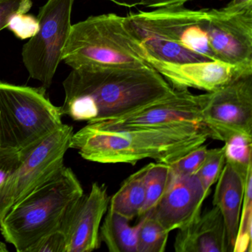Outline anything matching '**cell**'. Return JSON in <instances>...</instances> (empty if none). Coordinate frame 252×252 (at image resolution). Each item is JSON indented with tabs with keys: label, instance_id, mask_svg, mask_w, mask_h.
Segmentation results:
<instances>
[{
	"label": "cell",
	"instance_id": "1",
	"mask_svg": "<svg viewBox=\"0 0 252 252\" xmlns=\"http://www.w3.org/2000/svg\"><path fill=\"white\" fill-rule=\"evenodd\" d=\"M124 23L156 60L177 64L218 60L252 70V11L226 14L220 8L178 5L140 11Z\"/></svg>",
	"mask_w": 252,
	"mask_h": 252
},
{
	"label": "cell",
	"instance_id": "28",
	"mask_svg": "<svg viewBox=\"0 0 252 252\" xmlns=\"http://www.w3.org/2000/svg\"><path fill=\"white\" fill-rule=\"evenodd\" d=\"M220 10L226 14H237L252 11V0H232Z\"/></svg>",
	"mask_w": 252,
	"mask_h": 252
},
{
	"label": "cell",
	"instance_id": "24",
	"mask_svg": "<svg viewBox=\"0 0 252 252\" xmlns=\"http://www.w3.org/2000/svg\"><path fill=\"white\" fill-rule=\"evenodd\" d=\"M32 5V0H0V32L8 28L16 16L27 14Z\"/></svg>",
	"mask_w": 252,
	"mask_h": 252
},
{
	"label": "cell",
	"instance_id": "27",
	"mask_svg": "<svg viewBox=\"0 0 252 252\" xmlns=\"http://www.w3.org/2000/svg\"><path fill=\"white\" fill-rule=\"evenodd\" d=\"M29 252H65V241L60 231L44 237Z\"/></svg>",
	"mask_w": 252,
	"mask_h": 252
},
{
	"label": "cell",
	"instance_id": "26",
	"mask_svg": "<svg viewBox=\"0 0 252 252\" xmlns=\"http://www.w3.org/2000/svg\"><path fill=\"white\" fill-rule=\"evenodd\" d=\"M21 160V152L15 149L0 147V186L17 169Z\"/></svg>",
	"mask_w": 252,
	"mask_h": 252
},
{
	"label": "cell",
	"instance_id": "14",
	"mask_svg": "<svg viewBox=\"0 0 252 252\" xmlns=\"http://www.w3.org/2000/svg\"><path fill=\"white\" fill-rule=\"evenodd\" d=\"M174 249L177 252H229L223 218L217 206L200 212L178 229Z\"/></svg>",
	"mask_w": 252,
	"mask_h": 252
},
{
	"label": "cell",
	"instance_id": "8",
	"mask_svg": "<svg viewBox=\"0 0 252 252\" xmlns=\"http://www.w3.org/2000/svg\"><path fill=\"white\" fill-rule=\"evenodd\" d=\"M73 126L63 125L25 153L20 165L0 186V222L16 203L57 174L70 149Z\"/></svg>",
	"mask_w": 252,
	"mask_h": 252
},
{
	"label": "cell",
	"instance_id": "31",
	"mask_svg": "<svg viewBox=\"0 0 252 252\" xmlns=\"http://www.w3.org/2000/svg\"><path fill=\"white\" fill-rule=\"evenodd\" d=\"M8 251L6 245L3 242H0V252H6Z\"/></svg>",
	"mask_w": 252,
	"mask_h": 252
},
{
	"label": "cell",
	"instance_id": "17",
	"mask_svg": "<svg viewBox=\"0 0 252 252\" xmlns=\"http://www.w3.org/2000/svg\"><path fill=\"white\" fill-rule=\"evenodd\" d=\"M100 227V240L110 252H137L138 223L129 224L125 217L107 209Z\"/></svg>",
	"mask_w": 252,
	"mask_h": 252
},
{
	"label": "cell",
	"instance_id": "30",
	"mask_svg": "<svg viewBox=\"0 0 252 252\" xmlns=\"http://www.w3.org/2000/svg\"><path fill=\"white\" fill-rule=\"evenodd\" d=\"M110 2L126 8H133L142 5V0H109Z\"/></svg>",
	"mask_w": 252,
	"mask_h": 252
},
{
	"label": "cell",
	"instance_id": "11",
	"mask_svg": "<svg viewBox=\"0 0 252 252\" xmlns=\"http://www.w3.org/2000/svg\"><path fill=\"white\" fill-rule=\"evenodd\" d=\"M110 200L105 184L95 182L69 208L60 228L65 252H91L100 247V227Z\"/></svg>",
	"mask_w": 252,
	"mask_h": 252
},
{
	"label": "cell",
	"instance_id": "13",
	"mask_svg": "<svg viewBox=\"0 0 252 252\" xmlns=\"http://www.w3.org/2000/svg\"><path fill=\"white\" fill-rule=\"evenodd\" d=\"M206 197L195 175L178 176L172 174L164 194L146 215L153 217L170 233L182 228L198 215Z\"/></svg>",
	"mask_w": 252,
	"mask_h": 252
},
{
	"label": "cell",
	"instance_id": "6",
	"mask_svg": "<svg viewBox=\"0 0 252 252\" xmlns=\"http://www.w3.org/2000/svg\"><path fill=\"white\" fill-rule=\"evenodd\" d=\"M45 93L0 81V147L25 153L64 125L61 107Z\"/></svg>",
	"mask_w": 252,
	"mask_h": 252
},
{
	"label": "cell",
	"instance_id": "15",
	"mask_svg": "<svg viewBox=\"0 0 252 252\" xmlns=\"http://www.w3.org/2000/svg\"><path fill=\"white\" fill-rule=\"evenodd\" d=\"M246 179L225 163L217 181L213 206L219 209L223 218L229 252H233L238 231Z\"/></svg>",
	"mask_w": 252,
	"mask_h": 252
},
{
	"label": "cell",
	"instance_id": "16",
	"mask_svg": "<svg viewBox=\"0 0 252 252\" xmlns=\"http://www.w3.org/2000/svg\"><path fill=\"white\" fill-rule=\"evenodd\" d=\"M146 169L147 166L126 178L120 189L110 197L109 209L129 221L139 217L145 203Z\"/></svg>",
	"mask_w": 252,
	"mask_h": 252
},
{
	"label": "cell",
	"instance_id": "10",
	"mask_svg": "<svg viewBox=\"0 0 252 252\" xmlns=\"http://www.w3.org/2000/svg\"><path fill=\"white\" fill-rule=\"evenodd\" d=\"M205 94L194 95L189 89H175L166 98L116 119L94 122L103 129L158 127L183 122L201 123Z\"/></svg>",
	"mask_w": 252,
	"mask_h": 252
},
{
	"label": "cell",
	"instance_id": "21",
	"mask_svg": "<svg viewBox=\"0 0 252 252\" xmlns=\"http://www.w3.org/2000/svg\"><path fill=\"white\" fill-rule=\"evenodd\" d=\"M252 166L249 168L245 184L238 231L233 252H252Z\"/></svg>",
	"mask_w": 252,
	"mask_h": 252
},
{
	"label": "cell",
	"instance_id": "22",
	"mask_svg": "<svg viewBox=\"0 0 252 252\" xmlns=\"http://www.w3.org/2000/svg\"><path fill=\"white\" fill-rule=\"evenodd\" d=\"M225 163L224 147L209 150V154L195 173L205 194L209 195L210 188L217 182Z\"/></svg>",
	"mask_w": 252,
	"mask_h": 252
},
{
	"label": "cell",
	"instance_id": "20",
	"mask_svg": "<svg viewBox=\"0 0 252 252\" xmlns=\"http://www.w3.org/2000/svg\"><path fill=\"white\" fill-rule=\"evenodd\" d=\"M169 232L148 215L141 217L137 233V252H163L166 249Z\"/></svg>",
	"mask_w": 252,
	"mask_h": 252
},
{
	"label": "cell",
	"instance_id": "2",
	"mask_svg": "<svg viewBox=\"0 0 252 252\" xmlns=\"http://www.w3.org/2000/svg\"><path fill=\"white\" fill-rule=\"evenodd\" d=\"M63 88V116L88 123L125 116L175 90L150 66L78 67L72 69Z\"/></svg>",
	"mask_w": 252,
	"mask_h": 252
},
{
	"label": "cell",
	"instance_id": "12",
	"mask_svg": "<svg viewBox=\"0 0 252 252\" xmlns=\"http://www.w3.org/2000/svg\"><path fill=\"white\" fill-rule=\"evenodd\" d=\"M147 63L160 73L175 89H194L213 92L234 79L252 74L243 69L223 62L177 64L156 60L147 55Z\"/></svg>",
	"mask_w": 252,
	"mask_h": 252
},
{
	"label": "cell",
	"instance_id": "9",
	"mask_svg": "<svg viewBox=\"0 0 252 252\" xmlns=\"http://www.w3.org/2000/svg\"><path fill=\"white\" fill-rule=\"evenodd\" d=\"M201 121L212 139L223 142L234 133L252 135V74L205 94Z\"/></svg>",
	"mask_w": 252,
	"mask_h": 252
},
{
	"label": "cell",
	"instance_id": "29",
	"mask_svg": "<svg viewBox=\"0 0 252 252\" xmlns=\"http://www.w3.org/2000/svg\"><path fill=\"white\" fill-rule=\"evenodd\" d=\"M190 0H142L143 6L147 8H158L169 6L184 5Z\"/></svg>",
	"mask_w": 252,
	"mask_h": 252
},
{
	"label": "cell",
	"instance_id": "5",
	"mask_svg": "<svg viewBox=\"0 0 252 252\" xmlns=\"http://www.w3.org/2000/svg\"><path fill=\"white\" fill-rule=\"evenodd\" d=\"M124 19L117 14H101L73 25L63 61L72 69L150 66L147 51L126 29Z\"/></svg>",
	"mask_w": 252,
	"mask_h": 252
},
{
	"label": "cell",
	"instance_id": "25",
	"mask_svg": "<svg viewBox=\"0 0 252 252\" xmlns=\"http://www.w3.org/2000/svg\"><path fill=\"white\" fill-rule=\"evenodd\" d=\"M8 29L19 39H29L32 37L39 29L37 17L27 14H18L13 19Z\"/></svg>",
	"mask_w": 252,
	"mask_h": 252
},
{
	"label": "cell",
	"instance_id": "19",
	"mask_svg": "<svg viewBox=\"0 0 252 252\" xmlns=\"http://www.w3.org/2000/svg\"><path fill=\"white\" fill-rule=\"evenodd\" d=\"M223 142L225 163L246 179L248 170L252 166V135L234 133Z\"/></svg>",
	"mask_w": 252,
	"mask_h": 252
},
{
	"label": "cell",
	"instance_id": "4",
	"mask_svg": "<svg viewBox=\"0 0 252 252\" xmlns=\"http://www.w3.org/2000/svg\"><path fill=\"white\" fill-rule=\"evenodd\" d=\"M83 194L76 174L64 165L11 207L0 222L2 237L17 252H29L44 237L60 231L69 208Z\"/></svg>",
	"mask_w": 252,
	"mask_h": 252
},
{
	"label": "cell",
	"instance_id": "18",
	"mask_svg": "<svg viewBox=\"0 0 252 252\" xmlns=\"http://www.w3.org/2000/svg\"><path fill=\"white\" fill-rule=\"evenodd\" d=\"M171 176L172 173L169 164L156 162L147 165L144 176L145 203L140 218L148 213L158 203L170 183Z\"/></svg>",
	"mask_w": 252,
	"mask_h": 252
},
{
	"label": "cell",
	"instance_id": "23",
	"mask_svg": "<svg viewBox=\"0 0 252 252\" xmlns=\"http://www.w3.org/2000/svg\"><path fill=\"white\" fill-rule=\"evenodd\" d=\"M209 150L205 144L196 147L176 161L169 165L172 175L191 176L195 175L209 154Z\"/></svg>",
	"mask_w": 252,
	"mask_h": 252
},
{
	"label": "cell",
	"instance_id": "3",
	"mask_svg": "<svg viewBox=\"0 0 252 252\" xmlns=\"http://www.w3.org/2000/svg\"><path fill=\"white\" fill-rule=\"evenodd\" d=\"M209 138L201 123L116 129L88 123L73 132L70 149L77 150L82 158L96 163L135 165L139 160L153 159L170 165Z\"/></svg>",
	"mask_w": 252,
	"mask_h": 252
},
{
	"label": "cell",
	"instance_id": "7",
	"mask_svg": "<svg viewBox=\"0 0 252 252\" xmlns=\"http://www.w3.org/2000/svg\"><path fill=\"white\" fill-rule=\"evenodd\" d=\"M75 0H48L40 8L39 29L23 46V61L32 79L42 88L52 85L63 52L71 31V14Z\"/></svg>",
	"mask_w": 252,
	"mask_h": 252
}]
</instances>
